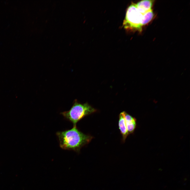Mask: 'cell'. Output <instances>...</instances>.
<instances>
[{
  "instance_id": "cell-3",
  "label": "cell",
  "mask_w": 190,
  "mask_h": 190,
  "mask_svg": "<svg viewBox=\"0 0 190 190\" xmlns=\"http://www.w3.org/2000/svg\"><path fill=\"white\" fill-rule=\"evenodd\" d=\"M143 14L139 11L136 4L132 3L128 7L123 23L127 29L134 30L141 32Z\"/></svg>"
},
{
  "instance_id": "cell-1",
  "label": "cell",
  "mask_w": 190,
  "mask_h": 190,
  "mask_svg": "<svg viewBox=\"0 0 190 190\" xmlns=\"http://www.w3.org/2000/svg\"><path fill=\"white\" fill-rule=\"evenodd\" d=\"M61 149L79 152L80 149L88 143L92 138L91 136L84 134L73 126L71 129L56 133Z\"/></svg>"
},
{
  "instance_id": "cell-2",
  "label": "cell",
  "mask_w": 190,
  "mask_h": 190,
  "mask_svg": "<svg viewBox=\"0 0 190 190\" xmlns=\"http://www.w3.org/2000/svg\"><path fill=\"white\" fill-rule=\"evenodd\" d=\"M96 110L87 103L83 104L79 103L77 99L74 101L70 109L67 111L60 113L66 119L72 123L73 126L85 116L93 113Z\"/></svg>"
},
{
  "instance_id": "cell-5",
  "label": "cell",
  "mask_w": 190,
  "mask_h": 190,
  "mask_svg": "<svg viewBox=\"0 0 190 190\" xmlns=\"http://www.w3.org/2000/svg\"><path fill=\"white\" fill-rule=\"evenodd\" d=\"M118 125L119 129L122 137V139L124 141L129 135L124 117V111L120 114Z\"/></svg>"
},
{
  "instance_id": "cell-6",
  "label": "cell",
  "mask_w": 190,
  "mask_h": 190,
  "mask_svg": "<svg viewBox=\"0 0 190 190\" xmlns=\"http://www.w3.org/2000/svg\"><path fill=\"white\" fill-rule=\"evenodd\" d=\"M154 16V14L152 10L143 14V18L142 21V26L145 25L150 21Z\"/></svg>"
},
{
  "instance_id": "cell-4",
  "label": "cell",
  "mask_w": 190,
  "mask_h": 190,
  "mask_svg": "<svg viewBox=\"0 0 190 190\" xmlns=\"http://www.w3.org/2000/svg\"><path fill=\"white\" fill-rule=\"evenodd\" d=\"M154 0H144L138 2L136 5L139 11L142 14L152 10Z\"/></svg>"
},
{
  "instance_id": "cell-7",
  "label": "cell",
  "mask_w": 190,
  "mask_h": 190,
  "mask_svg": "<svg viewBox=\"0 0 190 190\" xmlns=\"http://www.w3.org/2000/svg\"><path fill=\"white\" fill-rule=\"evenodd\" d=\"M127 129L128 134H131L133 132L136 126V120L135 118L134 119L125 121Z\"/></svg>"
}]
</instances>
